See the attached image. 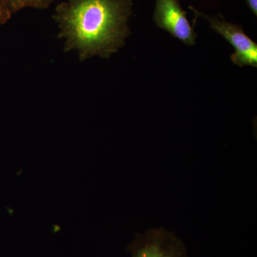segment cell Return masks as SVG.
<instances>
[{"instance_id":"6da1fadb","label":"cell","mask_w":257,"mask_h":257,"mask_svg":"<svg viewBox=\"0 0 257 257\" xmlns=\"http://www.w3.org/2000/svg\"><path fill=\"white\" fill-rule=\"evenodd\" d=\"M133 0H65L52 18L63 40L64 51L74 52L80 62L94 57L109 59L131 34L128 22Z\"/></svg>"},{"instance_id":"8992f818","label":"cell","mask_w":257,"mask_h":257,"mask_svg":"<svg viewBox=\"0 0 257 257\" xmlns=\"http://www.w3.org/2000/svg\"><path fill=\"white\" fill-rule=\"evenodd\" d=\"M13 15L8 0H0V27L8 23Z\"/></svg>"},{"instance_id":"3957f363","label":"cell","mask_w":257,"mask_h":257,"mask_svg":"<svg viewBox=\"0 0 257 257\" xmlns=\"http://www.w3.org/2000/svg\"><path fill=\"white\" fill-rule=\"evenodd\" d=\"M197 17H202L210 23L211 28L224 37L234 47L235 52L231 55V60L239 67L252 66L257 67V45L243 32L239 25L231 24L224 20L222 17L209 16L189 6Z\"/></svg>"},{"instance_id":"7a4b0ae2","label":"cell","mask_w":257,"mask_h":257,"mask_svg":"<svg viewBox=\"0 0 257 257\" xmlns=\"http://www.w3.org/2000/svg\"><path fill=\"white\" fill-rule=\"evenodd\" d=\"M128 249L132 257H189L183 241L163 228L137 234Z\"/></svg>"},{"instance_id":"52a82bcc","label":"cell","mask_w":257,"mask_h":257,"mask_svg":"<svg viewBox=\"0 0 257 257\" xmlns=\"http://www.w3.org/2000/svg\"><path fill=\"white\" fill-rule=\"evenodd\" d=\"M250 10L252 12L253 14L256 16L257 15V0H246Z\"/></svg>"},{"instance_id":"5b68a950","label":"cell","mask_w":257,"mask_h":257,"mask_svg":"<svg viewBox=\"0 0 257 257\" xmlns=\"http://www.w3.org/2000/svg\"><path fill=\"white\" fill-rule=\"evenodd\" d=\"M56 0H8V5L13 14L25 9L46 10Z\"/></svg>"},{"instance_id":"277c9868","label":"cell","mask_w":257,"mask_h":257,"mask_svg":"<svg viewBox=\"0 0 257 257\" xmlns=\"http://www.w3.org/2000/svg\"><path fill=\"white\" fill-rule=\"evenodd\" d=\"M154 20L157 26L166 30L186 45H194L197 33L187 18L178 0H155Z\"/></svg>"}]
</instances>
